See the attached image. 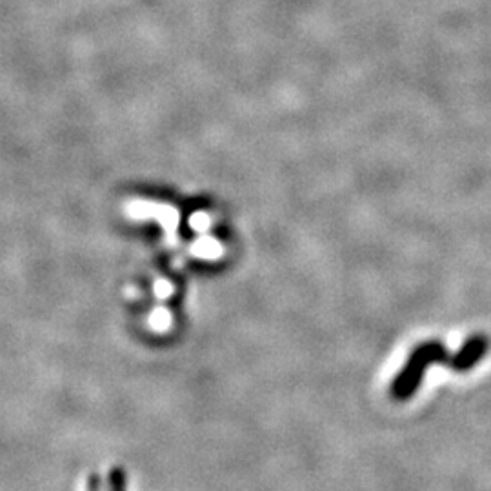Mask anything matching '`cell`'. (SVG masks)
Masks as SVG:
<instances>
[{"label":"cell","instance_id":"obj_1","mask_svg":"<svg viewBox=\"0 0 491 491\" xmlns=\"http://www.w3.org/2000/svg\"><path fill=\"white\" fill-rule=\"evenodd\" d=\"M449 360H451V355L437 340H429V342L417 346L411 351V355H409L408 362L404 364V368L400 369V373L391 382V397L397 400L411 398L417 393V389L424 378L426 368L429 364H447L449 366Z\"/></svg>","mask_w":491,"mask_h":491},{"label":"cell","instance_id":"obj_2","mask_svg":"<svg viewBox=\"0 0 491 491\" xmlns=\"http://www.w3.org/2000/svg\"><path fill=\"white\" fill-rule=\"evenodd\" d=\"M487 349H489V339L486 335H473L464 342L458 353L451 357L449 366L458 373L469 371L476 362L484 358Z\"/></svg>","mask_w":491,"mask_h":491},{"label":"cell","instance_id":"obj_3","mask_svg":"<svg viewBox=\"0 0 491 491\" xmlns=\"http://www.w3.org/2000/svg\"><path fill=\"white\" fill-rule=\"evenodd\" d=\"M110 491H126V473L123 467H112L108 476Z\"/></svg>","mask_w":491,"mask_h":491},{"label":"cell","instance_id":"obj_4","mask_svg":"<svg viewBox=\"0 0 491 491\" xmlns=\"http://www.w3.org/2000/svg\"><path fill=\"white\" fill-rule=\"evenodd\" d=\"M86 491H103V476L99 473H92L86 478Z\"/></svg>","mask_w":491,"mask_h":491}]
</instances>
